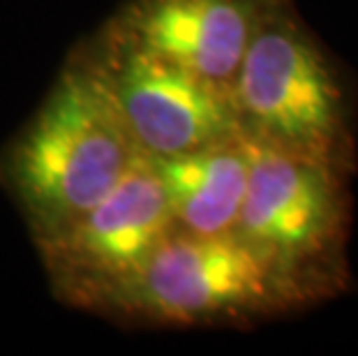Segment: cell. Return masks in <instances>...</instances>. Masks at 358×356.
Wrapping results in <instances>:
<instances>
[{"instance_id":"1","label":"cell","mask_w":358,"mask_h":356,"mask_svg":"<svg viewBox=\"0 0 358 356\" xmlns=\"http://www.w3.org/2000/svg\"><path fill=\"white\" fill-rule=\"evenodd\" d=\"M146 155L95 67L67 70L10 157L21 204L47 241L102 201Z\"/></svg>"},{"instance_id":"2","label":"cell","mask_w":358,"mask_h":356,"mask_svg":"<svg viewBox=\"0 0 358 356\" xmlns=\"http://www.w3.org/2000/svg\"><path fill=\"white\" fill-rule=\"evenodd\" d=\"M238 125L252 139L322 155L340 125L329 67L292 21L259 17L231 83Z\"/></svg>"},{"instance_id":"3","label":"cell","mask_w":358,"mask_h":356,"mask_svg":"<svg viewBox=\"0 0 358 356\" xmlns=\"http://www.w3.org/2000/svg\"><path fill=\"white\" fill-rule=\"evenodd\" d=\"M95 67L146 157H171L241 134L231 95L111 35Z\"/></svg>"},{"instance_id":"4","label":"cell","mask_w":358,"mask_h":356,"mask_svg":"<svg viewBox=\"0 0 358 356\" xmlns=\"http://www.w3.org/2000/svg\"><path fill=\"white\" fill-rule=\"evenodd\" d=\"M278 266L238 234L173 232L148 262L113 287L123 303L169 322L255 308L271 297Z\"/></svg>"},{"instance_id":"5","label":"cell","mask_w":358,"mask_h":356,"mask_svg":"<svg viewBox=\"0 0 358 356\" xmlns=\"http://www.w3.org/2000/svg\"><path fill=\"white\" fill-rule=\"evenodd\" d=\"M248 187L236 234L280 269L329 236L333 190L317 155L245 137Z\"/></svg>"},{"instance_id":"6","label":"cell","mask_w":358,"mask_h":356,"mask_svg":"<svg viewBox=\"0 0 358 356\" xmlns=\"http://www.w3.org/2000/svg\"><path fill=\"white\" fill-rule=\"evenodd\" d=\"M173 232L169 201L146 157L77 225L49 243L60 264L111 292L132 278Z\"/></svg>"},{"instance_id":"7","label":"cell","mask_w":358,"mask_h":356,"mask_svg":"<svg viewBox=\"0 0 358 356\" xmlns=\"http://www.w3.org/2000/svg\"><path fill=\"white\" fill-rule=\"evenodd\" d=\"M259 17L255 0H134L113 35L231 95Z\"/></svg>"},{"instance_id":"8","label":"cell","mask_w":358,"mask_h":356,"mask_svg":"<svg viewBox=\"0 0 358 356\" xmlns=\"http://www.w3.org/2000/svg\"><path fill=\"white\" fill-rule=\"evenodd\" d=\"M148 160L162 183L176 232L213 236L236 229L248 187L245 137Z\"/></svg>"}]
</instances>
